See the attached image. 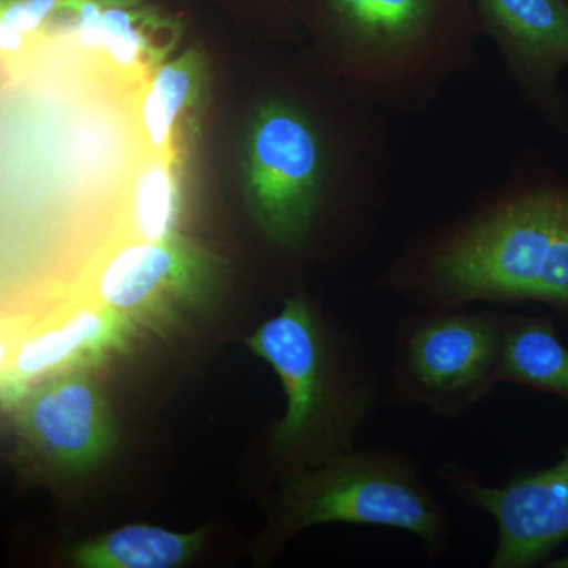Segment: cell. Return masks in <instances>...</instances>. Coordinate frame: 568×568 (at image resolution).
I'll list each match as a JSON object with an SVG mask.
<instances>
[{"mask_svg": "<svg viewBox=\"0 0 568 568\" xmlns=\"http://www.w3.org/2000/svg\"><path fill=\"white\" fill-rule=\"evenodd\" d=\"M377 287L413 308L540 304L568 323V175L523 149L462 212L410 234Z\"/></svg>", "mask_w": 568, "mask_h": 568, "instance_id": "1", "label": "cell"}, {"mask_svg": "<svg viewBox=\"0 0 568 568\" xmlns=\"http://www.w3.org/2000/svg\"><path fill=\"white\" fill-rule=\"evenodd\" d=\"M316 100L284 88L254 108L244 145L250 215L276 252L316 248L343 189L387 204L390 118L373 111L343 133Z\"/></svg>", "mask_w": 568, "mask_h": 568, "instance_id": "2", "label": "cell"}, {"mask_svg": "<svg viewBox=\"0 0 568 568\" xmlns=\"http://www.w3.org/2000/svg\"><path fill=\"white\" fill-rule=\"evenodd\" d=\"M335 69L388 118L422 115L450 82L480 69L474 0H312Z\"/></svg>", "mask_w": 568, "mask_h": 568, "instance_id": "3", "label": "cell"}, {"mask_svg": "<svg viewBox=\"0 0 568 568\" xmlns=\"http://www.w3.org/2000/svg\"><path fill=\"white\" fill-rule=\"evenodd\" d=\"M246 345L272 366L286 395L271 435V454L286 477L353 450L358 429L386 403V384L362 343L305 294L290 295Z\"/></svg>", "mask_w": 568, "mask_h": 568, "instance_id": "4", "label": "cell"}, {"mask_svg": "<svg viewBox=\"0 0 568 568\" xmlns=\"http://www.w3.org/2000/svg\"><path fill=\"white\" fill-rule=\"evenodd\" d=\"M328 523L403 530L432 560L443 558L454 538L450 514L417 459L387 446L353 448L284 478L275 499V540L284 544Z\"/></svg>", "mask_w": 568, "mask_h": 568, "instance_id": "5", "label": "cell"}, {"mask_svg": "<svg viewBox=\"0 0 568 568\" xmlns=\"http://www.w3.org/2000/svg\"><path fill=\"white\" fill-rule=\"evenodd\" d=\"M506 312L414 308L399 316L394 362L386 379V405L426 407L458 420L488 402L500 384Z\"/></svg>", "mask_w": 568, "mask_h": 568, "instance_id": "6", "label": "cell"}, {"mask_svg": "<svg viewBox=\"0 0 568 568\" xmlns=\"http://www.w3.org/2000/svg\"><path fill=\"white\" fill-rule=\"evenodd\" d=\"M448 493L470 510L491 517L496 547L488 568H534L568 541V446L548 467H518L500 485L481 480L458 459L437 466Z\"/></svg>", "mask_w": 568, "mask_h": 568, "instance_id": "7", "label": "cell"}, {"mask_svg": "<svg viewBox=\"0 0 568 568\" xmlns=\"http://www.w3.org/2000/svg\"><path fill=\"white\" fill-rule=\"evenodd\" d=\"M519 100L552 132L568 136V0H474Z\"/></svg>", "mask_w": 568, "mask_h": 568, "instance_id": "8", "label": "cell"}, {"mask_svg": "<svg viewBox=\"0 0 568 568\" xmlns=\"http://www.w3.org/2000/svg\"><path fill=\"white\" fill-rule=\"evenodd\" d=\"M222 272L220 257L175 234L112 254L100 272L99 294L115 313L159 320L207 304Z\"/></svg>", "mask_w": 568, "mask_h": 568, "instance_id": "9", "label": "cell"}, {"mask_svg": "<svg viewBox=\"0 0 568 568\" xmlns=\"http://www.w3.org/2000/svg\"><path fill=\"white\" fill-rule=\"evenodd\" d=\"M20 435L43 465L62 474L93 469L118 443V426L95 381L52 377L33 388L17 417Z\"/></svg>", "mask_w": 568, "mask_h": 568, "instance_id": "10", "label": "cell"}, {"mask_svg": "<svg viewBox=\"0 0 568 568\" xmlns=\"http://www.w3.org/2000/svg\"><path fill=\"white\" fill-rule=\"evenodd\" d=\"M499 379L568 402V346L560 339L555 313L506 312Z\"/></svg>", "mask_w": 568, "mask_h": 568, "instance_id": "11", "label": "cell"}, {"mask_svg": "<svg viewBox=\"0 0 568 568\" xmlns=\"http://www.w3.org/2000/svg\"><path fill=\"white\" fill-rule=\"evenodd\" d=\"M204 538L205 529L183 534L130 525L82 541L70 559L82 568H174L192 559Z\"/></svg>", "mask_w": 568, "mask_h": 568, "instance_id": "12", "label": "cell"}, {"mask_svg": "<svg viewBox=\"0 0 568 568\" xmlns=\"http://www.w3.org/2000/svg\"><path fill=\"white\" fill-rule=\"evenodd\" d=\"M207 65L200 51L189 50L163 62L152 74L141 100L145 144L156 155H170L175 125L203 103Z\"/></svg>", "mask_w": 568, "mask_h": 568, "instance_id": "13", "label": "cell"}, {"mask_svg": "<svg viewBox=\"0 0 568 568\" xmlns=\"http://www.w3.org/2000/svg\"><path fill=\"white\" fill-rule=\"evenodd\" d=\"M92 308L78 310L65 323L32 336L18 351L14 368L22 377H36L70 364L84 353L103 347L114 335L118 316Z\"/></svg>", "mask_w": 568, "mask_h": 568, "instance_id": "14", "label": "cell"}, {"mask_svg": "<svg viewBox=\"0 0 568 568\" xmlns=\"http://www.w3.org/2000/svg\"><path fill=\"white\" fill-rule=\"evenodd\" d=\"M140 7H104L103 10L102 50L110 65L129 77L155 73L170 52L156 47L155 36L173 22Z\"/></svg>", "mask_w": 568, "mask_h": 568, "instance_id": "15", "label": "cell"}, {"mask_svg": "<svg viewBox=\"0 0 568 568\" xmlns=\"http://www.w3.org/2000/svg\"><path fill=\"white\" fill-rule=\"evenodd\" d=\"M130 212L133 230L144 242H163L178 234L181 190L171 156L151 153L142 163L132 182Z\"/></svg>", "mask_w": 568, "mask_h": 568, "instance_id": "16", "label": "cell"}, {"mask_svg": "<svg viewBox=\"0 0 568 568\" xmlns=\"http://www.w3.org/2000/svg\"><path fill=\"white\" fill-rule=\"evenodd\" d=\"M0 3L2 52L13 58L44 36L62 0H2Z\"/></svg>", "mask_w": 568, "mask_h": 568, "instance_id": "17", "label": "cell"}, {"mask_svg": "<svg viewBox=\"0 0 568 568\" xmlns=\"http://www.w3.org/2000/svg\"><path fill=\"white\" fill-rule=\"evenodd\" d=\"M97 2L103 3L104 7H140L151 0H97Z\"/></svg>", "mask_w": 568, "mask_h": 568, "instance_id": "18", "label": "cell"}, {"mask_svg": "<svg viewBox=\"0 0 568 568\" xmlns=\"http://www.w3.org/2000/svg\"><path fill=\"white\" fill-rule=\"evenodd\" d=\"M545 568H568V552L562 558H551L544 566Z\"/></svg>", "mask_w": 568, "mask_h": 568, "instance_id": "19", "label": "cell"}]
</instances>
